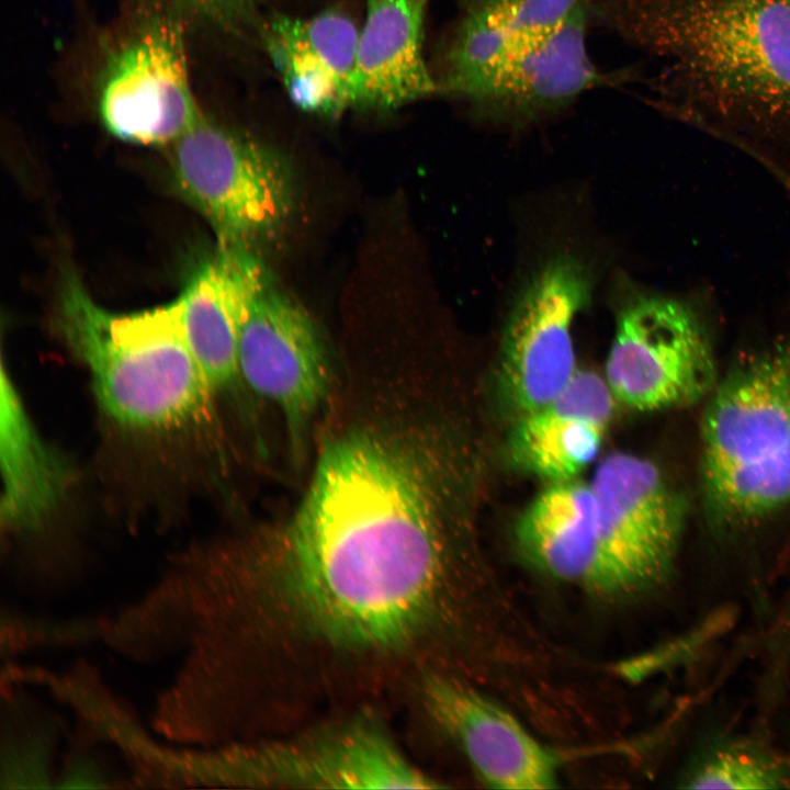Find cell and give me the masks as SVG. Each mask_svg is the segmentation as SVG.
I'll return each instance as SVG.
<instances>
[{
	"label": "cell",
	"instance_id": "6da1fadb",
	"mask_svg": "<svg viewBox=\"0 0 790 790\" xmlns=\"http://www.w3.org/2000/svg\"><path fill=\"white\" fill-rule=\"evenodd\" d=\"M447 448L426 426L386 421L326 440L303 499L263 554L272 610L334 650L411 645L430 623L448 567Z\"/></svg>",
	"mask_w": 790,
	"mask_h": 790
},
{
	"label": "cell",
	"instance_id": "7a4b0ae2",
	"mask_svg": "<svg viewBox=\"0 0 790 790\" xmlns=\"http://www.w3.org/2000/svg\"><path fill=\"white\" fill-rule=\"evenodd\" d=\"M600 10L662 63V108L790 151V0H605Z\"/></svg>",
	"mask_w": 790,
	"mask_h": 790
},
{
	"label": "cell",
	"instance_id": "3957f363",
	"mask_svg": "<svg viewBox=\"0 0 790 790\" xmlns=\"http://www.w3.org/2000/svg\"><path fill=\"white\" fill-rule=\"evenodd\" d=\"M56 327L88 369L100 406L122 427L167 435L217 424L218 399L189 348L180 296L149 309L111 312L68 269Z\"/></svg>",
	"mask_w": 790,
	"mask_h": 790
},
{
	"label": "cell",
	"instance_id": "277c9868",
	"mask_svg": "<svg viewBox=\"0 0 790 790\" xmlns=\"http://www.w3.org/2000/svg\"><path fill=\"white\" fill-rule=\"evenodd\" d=\"M702 419V479L725 523L790 501V339L738 363L710 394Z\"/></svg>",
	"mask_w": 790,
	"mask_h": 790
},
{
	"label": "cell",
	"instance_id": "5b68a950",
	"mask_svg": "<svg viewBox=\"0 0 790 790\" xmlns=\"http://www.w3.org/2000/svg\"><path fill=\"white\" fill-rule=\"evenodd\" d=\"M235 289L241 377L280 410L301 450L330 392V366L307 311L282 290L252 251L221 250Z\"/></svg>",
	"mask_w": 790,
	"mask_h": 790
},
{
	"label": "cell",
	"instance_id": "8992f818",
	"mask_svg": "<svg viewBox=\"0 0 790 790\" xmlns=\"http://www.w3.org/2000/svg\"><path fill=\"white\" fill-rule=\"evenodd\" d=\"M169 149L176 191L208 223L217 249L252 251L289 221L293 178L271 147L202 115Z\"/></svg>",
	"mask_w": 790,
	"mask_h": 790
},
{
	"label": "cell",
	"instance_id": "52a82bcc",
	"mask_svg": "<svg viewBox=\"0 0 790 790\" xmlns=\"http://www.w3.org/2000/svg\"><path fill=\"white\" fill-rule=\"evenodd\" d=\"M598 510V572L595 592L637 594L669 574L679 543L684 510L651 461L613 453L589 482Z\"/></svg>",
	"mask_w": 790,
	"mask_h": 790
},
{
	"label": "cell",
	"instance_id": "ba28073f",
	"mask_svg": "<svg viewBox=\"0 0 790 790\" xmlns=\"http://www.w3.org/2000/svg\"><path fill=\"white\" fill-rule=\"evenodd\" d=\"M605 380L637 411L686 406L711 394L715 366L703 325L685 303L642 296L618 316Z\"/></svg>",
	"mask_w": 790,
	"mask_h": 790
},
{
	"label": "cell",
	"instance_id": "9c48e42d",
	"mask_svg": "<svg viewBox=\"0 0 790 790\" xmlns=\"http://www.w3.org/2000/svg\"><path fill=\"white\" fill-rule=\"evenodd\" d=\"M97 102L101 123L122 142L169 147L184 135L202 114L179 22L156 18L116 47L102 68Z\"/></svg>",
	"mask_w": 790,
	"mask_h": 790
},
{
	"label": "cell",
	"instance_id": "30bf717a",
	"mask_svg": "<svg viewBox=\"0 0 790 790\" xmlns=\"http://www.w3.org/2000/svg\"><path fill=\"white\" fill-rule=\"evenodd\" d=\"M590 292L587 267L560 255L548 260L519 295L499 359L501 386L519 416L550 402L576 374L573 325Z\"/></svg>",
	"mask_w": 790,
	"mask_h": 790
},
{
	"label": "cell",
	"instance_id": "8fae6325",
	"mask_svg": "<svg viewBox=\"0 0 790 790\" xmlns=\"http://www.w3.org/2000/svg\"><path fill=\"white\" fill-rule=\"evenodd\" d=\"M237 780L298 789H432L377 723L359 719L307 737L273 742L238 756Z\"/></svg>",
	"mask_w": 790,
	"mask_h": 790
},
{
	"label": "cell",
	"instance_id": "7c38bea8",
	"mask_svg": "<svg viewBox=\"0 0 790 790\" xmlns=\"http://www.w3.org/2000/svg\"><path fill=\"white\" fill-rule=\"evenodd\" d=\"M591 8L592 3L582 5L555 31L494 64L453 97L484 117L519 125L611 84L617 77L596 67L586 48Z\"/></svg>",
	"mask_w": 790,
	"mask_h": 790
},
{
	"label": "cell",
	"instance_id": "4fadbf2b",
	"mask_svg": "<svg viewBox=\"0 0 790 790\" xmlns=\"http://www.w3.org/2000/svg\"><path fill=\"white\" fill-rule=\"evenodd\" d=\"M425 697L433 718L455 738L474 770L490 787H555L557 756L501 707L443 677H431L426 682Z\"/></svg>",
	"mask_w": 790,
	"mask_h": 790
},
{
	"label": "cell",
	"instance_id": "5bb4252c",
	"mask_svg": "<svg viewBox=\"0 0 790 790\" xmlns=\"http://www.w3.org/2000/svg\"><path fill=\"white\" fill-rule=\"evenodd\" d=\"M614 400L605 379L577 370L554 398L519 416L509 439L511 459L549 483L577 478L600 451Z\"/></svg>",
	"mask_w": 790,
	"mask_h": 790
},
{
	"label": "cell",
	"instance_id": "9a60e30c",
	"mask_svg": "<svg viewBox=\"0 0 790 790\" xmlns=\"http://www.w3.org/2000/svg\"><path fill=\"white\" fill-rule=\"evenodd\" d=\"M424 0H366L348 108L387 111L439 94L422 57Z\"/></svg>",
	"mask_w": 790,
	"mask_h": 790
},
{
	"label": "cell",
	"instance_id": "2e32d148",
	"mask_svg": "<svg viewBox=\"0 0 790 790\" xmlns=\"http://www.w3.org/2000/svg\"><path fill=\"white\" fill-rule=\"evenodd\" d=\"M359 31L352 19L336 10L306 19H271L266 48L294 104L325 115L348 109Z\"/></svg>",
	"mask_w": 790,
	"mask_h": 790
},
{
	"label": "cell",
	"instance_id": "e0dca14e",
	"mask_svg": "<svg viewBox=\"0 0 790 790\" xmlns=\"http://www.w3.org/2000/svg\"><path fill=\"white\" fill-rule=\"evenodd\" d=\"M516 538L527 558L546 574L595 592L598 510L590 483H550L521 514Z\"/></svg>",
	"mask_w": 790,
	"mask_h": 790
},
{
	"label": "cell",
	"instance_id": "ac0fdd59",
	"mask_svg": "<svg viewBox=\"0 0 790 790\" xmlns=\"http://www.w3.org/2000/svg\"><path fill=\"white\" fill-rule=\"evenodd\" d=\"M594 0H469L443 55L441 89L453 93L487 68L560 27Z\"/></svg>",
	"mask_w": 790,
	"mask_h": 790
},
{
	"label": "cell",
	"instance_id": "d6986e66",
	"mask_svg": "<svg viewBox=\"0 0 790 790\" xmlns=\"http://www.w3.org/2000/svg\"><path fill=\"white\" fill-rule=\"evenodd\" d=\"M1 397V518L9 529H34L64 498L68 469L35 430L4 369Z\"/></svg>",
	"mask_w": 790,
	"mask_h": 790
},
{
	"label": "cell",
	"instance_id": "ffe728a7",
	"mask_svg": "<svg viewBox=\"0 0 790 790\" xmlns=\"http://www.w3.org/2000/svg\"><path fill=\"white\" fill-rule=\"evenodd\" d=\"M182 319L189 348L217 399L246 385L238 362L237 306L225 256L202 261L182 292Z\"/></svg>",
	"mask_w": 790,
	"mask_h": 790
},
{
	"label": "cell",
	"instance_id": "44dd1931",
	"mask_svg": "<svg viewBox=\"0 0 790 790\" xmlns=\"http://www.w3.org/2000/svg\"><path fill=\"white\" fill-rule=\"evenodd\" d=\"M681 783L688 789H786L790 764L755 740L723 738L696 757Z\"/></svg>",
	"mask_w": 790,
	"mask_h": 790
},
{
	"label": "cell",
	"instance_id": "7402d4cb",
	"mask_svg": "<svg viewBox=\"0 0 790 790\" xmlns=\"http://www.w3.org/2000/svg\"><path fill=\"white\" fill-rule=\"evenodd\" d=\"M187 12L228 29L252 18L261 0H172Z\"/></svg>",
	"mask_w": 790,
	"mask_h": 790
},
{
	"label": "cell",
	"instance_id": "603a6c76",
	"mask_svg": "<svg viewBox=\"0 0 790 790\" xmlns=\"http://www.w3.org/2000/svg\"><path fill=\"white\" fill-rule=\"evenodd\" d=\"M424 1L427 3L429 0H424Z\"/></svg>",
	"mask_w": 790,
	"mask_h": 790
}]
</instances>
